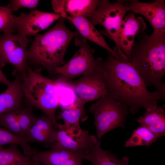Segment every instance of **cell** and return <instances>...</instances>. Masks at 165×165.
I'll use <instances>...</instances> for the list:
<instances>
[{
	"label": "cell",
	"mask_w": 165,
	"mask_h": 165,
	"mask_svg": "<svg viewBox=\"0 0 165 165\" xmlns=\"http://www.w3.org/2000/svg\"><path fill=\"white\" fill-rule=\"evenodd\" d=\"M97 70L102 75L108 95L127 105L133 114L143 108L146 111L165 99V89L149 91L131 63L116 58L108 52L106 60L99 57Z\"/></svg>",
	"instance_id": "obj_1"
},
{
	"label": "cell",
	"mask_w": 165,
	"mask_h": 165,
	"mask_svg": "<svg viewBox=\"0 0 165 165\" xmlns=\"http://www.w3.org/2000/svg\"><path fill=\"white\" fill-rule=\"evenodd\" d=\"M138 41L130 52V63L147 87L165 89V34L137 35Z\"/></svg>",
	"instance_id": "obj_2"
},
{
	"label": "cell",
	"mask_w": 165,
	"mask_h": 165,
	"mask_svg": "<svg viewBox=\"0 0 165 165\" xmlns=\"http://www.w3.org/2000/svg\"><path fill=\"white\" fill-rule=\"evenodd\" d=\"M65 18H60L57 23L42 34H37L28 50L27 62L41 65L48 72L54 74L56 69L66 62L64 56L72 39L79 34L72 31L64 24Z\"/></svg>",
	"instance_id": "obj_3"
},
{
	"label": "cell",
	"mask_w": 165,
	"mask_h": 165,
	"mask_svg": "<svg viewBox=\"0 0 165 165\" xmlns=\"http://www.w3.org/2000/svg\"><path fill=\"white\" fill-rule=\"evenodd\" d=\"M21 79L24 97L29 105L43 112L57 129L56 113L59 105L58 82L33 70L28 65L26 75Z\"/></svg>",
	"instance_id": "obj_4"
},
{
	"label": "cell",
	"mask_w": 165,
	"mask_h": 165,
	"mask_svg": "<svg viewBox=\"0 0 165 165\" xmlns=\"http://www.w3.org/2000/svg\"><path fill=\"white\" fill-rule=\"evenodd\" d=\"M128 6H125L123 0L112 3L108 0H99L98 5L91 15L87 17L94 26L100 24L105 29L101 34L107 36L115 43L116 50L123 61L129 62L120 49L119 35L120 28L126 13L130 12Z\"/></svg>",
	"instance_id": "obj_5"
},
{
	"label": "cell",
	"mask_w": 165,
	"mask_h": 165,
	"mask_svg": "<svg viewBox=\"0 0 165 165\" xmlns=\"http://www.w3.org/2000/svg\"><path fill=\"white\" fill-rule=\"evenodd\" d=\"M128 109L127 105L112 99L108 94L103 96L90 106L89 111L94 116V124L99 141L110 131L125 127Z\"/></svg>",
	"instance_id": "obj_6"
},
{
	"label": "cell",
	"mask_w": 165,
	"mask_h": 165,
	"mask_svg": "<svg viewBox=\"0 0 165 165\" xmlns=\"http://www.w3.org/2000/svg\"><path fill=\"white\" fill-rule=\"evenodd\" d=\"M75 44L79 47L72 58L64 65L57 68L54 74L59 75V81L64 83L81 75L95 70L98 58L94 56V50L91 48L87 40L80 34L74 37Z\"/></svg>",
	"instance_id": "obj_7"
},
{
	"label": "cell",
	"mask_w": 165,
	"mask_h": 165,
	"mask_svg": "<svg viewBox=\"0 0 165 165\" xmlns=\"http://www.w3.org/2000/svg\"><path fill=\"white\" fill-rule=\"evenodd\" d=\"M0 36V67L6 64L13 66L22 78L27 74V48L30 42L25 36L5 32Z\"/></svg>",
	"instance_id": "obj_8"
},
{
	"label": "cell",
	"mask_w": 165,
	"mask_h": 165,
	"mask_svg": "<svg viewBox=\"0 0 165 165\" xmlns=\"http://www.w3.org/2000/svg\"><path fill=\"white\" fill-rule=\"evenodd\" d=\"M57 127L55 141L48 147L51 149L89 151L97 139L95 136L90 135L88 131L82 129L80 125L69 126L58 123Z\"/></svg>",
	"instance_id": "obj_9"
},
{
	"label": "cell",
	"mask_w": 165,
	"mask_h": 165,
	"mask_svg": "<svg viewBox=\"0 0 165 165\" xmlns=\"http://www.w3.org/2000/svg\"><path fill=\"white\" fill-rule=\"evenodd\" d=\"M65 83L77 95L76 101L83 105L108 94L103 79L97 68L77 80Z\"/></svg>",
	"instance_id": "obj_10"
},
{
	"label": "cell",
	"mask_w": 165,
	"mask_h": 165,
	"mask_svg": "<svg viewBox=\"0 0 165 165\" xmlns=\"http://www.w3.org/2000/svg\"><path fill=\"white\" fill-rule=\"evenodd\" d=\"M62 17L60 14L40 11L36 9L28 13L13 15L14 24L18 34L25 36L35 35Z\"/></svg>",
	"instance_id": "obj_11"
},
{
	"label": "cell",
	"mask_w": 165,
	"mask_h": 165,
	"mask_svg": "<svg viewBox=\"0 0 165 165\" xmlns=\"http://www.w3.org/2000/svg\"><path fill=\"white\" fill-rule=\"evenodd\" d=\"M131 11L145 17L152 27V34L160 35L165 34V1L156 0L143 3L137 0L130 1Z\"/></svg>",
	"instance_id": "obj_12"
},
{
	"label": "cell",
	"mask_w": 165,
	"mask_h": 165,
	"mask_svg": "<svg viewBox=\"0 0 165 165\" xmlns=\"http://www.w3.org/2000/svg\"><path fill=\"white\" fill-rule=\"evenodd\" d=\"M135 13L130 11L124 17L119 32V47L127 57L129 62L131 60L130 52L134 46L136 35L144 31L146 25L142 18L136 17Z\"/></svg>",
	"instance_id": "obj_13"
},
{
	"label": "cell",
	"mask_w": 165,
	"mask_h": 165,
	"mask_svg": "<svg viewBox=\"0 0 165 165\" xmlns=\"http://www.w3.org/2000/svg\"><path fill=\"white\" fill-rule=\"evenodd\" d=\"M60 14L62 17L72 23L80 35L86 40L92 42L104 48L116 58L123 61L117 52L108 46L102 35L90 23L87 17L82 16H70L62 13Z\"/></svg>",
	"instance_id": "obj_14"
},
{
	"label": "cell",
	"mask_w": 165,
	"mask_h": 165,
	"mask_svg": "<svg viewBox=\"0 0 165 165\" xmlns=\"http://www.w3.org/2000/svg\"><path fill=\"white\" fill-rule=\"evenodd\" d=\"M99 0H53L51 6L54 13L72 16H90L96 9Z\"/></svg>",
	"instance_id": "obj_15"
},
{
	"label": "cell",
	"mask_w": 165,
	"mask_h": 165,
	"mask_svg": "<svg viewBox=\"0 0 165 165\" xmlns=\"http://www.w3.org/2000/svg\"><path fill=\"white\" fill-rule=\"evenodd\" d=\"M14 79L7 88L0 94V115L22 107L24 95L20 76L15 70Z\"/></svg>",
	"instance_id": "obj_16"
},
{
	"label": "cell",
	"mask_w": 165,
	"mask_h": 165,
	"mask_svg": "<svg viewBox=\"0 0 165 165\" xmlns=\"http://www.w3.org/2000/svg\"><path fill=\"white\" fill-rule=\"evenodd\" d=\"M89 151H80L73 152L66 150L51 149L40 151L32 148L31 158L42 165H61L65 160L82 155H85Z\"/></svg>",
	"instance_id": "obj_17"
},
{
	"label": "cell",
	"mask_w": 165,
	"mask_h": 165,
	"mask_svg": "<svg viewBox=\"0 0 165 165\" xmlns=\"http://www.w3.org/2000/svg\"><path fill=\"white\" fill-rule=\"evenodd\" d=\"M165 105H158L146 111L137 121L141 126L147 128L157 138L165 135Z\"/></svg>",
	"instance_id": "obj_18"
},
{
	"label": "cell",
	"mask_w": 165,
	"mask_h": 165,
	"mask_svg": "<svg viewBox=\"0 0 165 165\" xmlns=\"http://www.w3.org/2000/svg\"><path fill=\"white\" fill-rule=\"evenodd\" d=\"M91 165H128L129 159L127 156L119 159L115 154L102 149L97 139L91 146L89 152L84 157Z\"/></svg>",
	"instance_id": "obj_19"
},
{
	"label": "cell",
	"mask_w": 165,
	"mask_h": 165,
	"mask_svg": "<svg viewBox=\"0 0 165 165\" xmlns=\"http://www.w3.org/2000/svg\"><path fill=\"white\" fill-rule=\"evenodd\" d=\"M17 144L7 148L0 146V165H27L31 158L22 154Z\"/></svg>",
	"instance_id": "obj_20"
},
{
	"label": "cell",
	"mask_w": 165,
	"mask_h": 165,
	"mask_svg": "<svg viewBox=\"0 0 165 165\" xmlns=\"http://www.w3.org/2000/svg\"><path fill=\"white\" fill-rule=\"evenodd\" d=\"M84 105L76 101L72 106L64 107L58 114L56 115L57 120H63L64 124L67 126H79L80 121L85 116Z\"/></svg>",
	"instance_id": "obj_21"
},
{
	"label": "cell",
	"mask_w": 165,
	"mask_h": 165,
	"mask_svg": "<svg viewBox=\"0 0 165 165\" xmlns=\"http://www.w3.org/2000/svg\"><path fill=\"white\" fill-rule=\"evenodd\" d=\"M157 138L147 128L141 126L134 130L131 136L125 142L124 145L126 147L139 146L148 147Z\"/></svg>",
	"instance_id": "obj_22"
},
{
	"label": "cell",
	"mask_w": 165,
	"mask_h": 165,
	"mask_svg": "<svg viewBox=\"0 0 165 165\" xmlns=\"http://www.w3.org/2000/svg\"><path fill=\"white\" fill-rule=\"evenodd\" d=\"M28 143L27 138L20 137L0 127V146L13 144L20 145L22 148L24 154L31 157L32 148Z\"/></svg>",
	"instance_id": "obj_23"
},
{
	"label": "cell",
	"mask_w": 165,
	"mask_h": 165,
	"mask_svg": "<svg viewBox=\"0 0 165 165\" xmlns=\"http://www.w3.org/2000/svg\"><path fill=\"white\" fill-rule=\"evenodd\" d=\"M33 110L34 107L29 105L25 108L21 107L19 111L18 119L25 137H27L29 129L35 123L38 117L34 114Z\"/></svg>",
	"instance_id": "obj_24"
},
{
	"label": "cell",
	"mask_w": 165,
	"mask_h": 165,
	"mask_svg": "<svg viewBox=\"0 0 165 165\" xmlns=\"http://www.w3.org/2000/svg\"><path fill=\"white\" fill-rule=\"evenodd\" d=\"M13 15L9 6H0V32L16 31Z\"/></svg>",
	"instance_id": "obj_25"
},
{
	"label": "cell",
	"mask_w": 165,
	"mask_h": 165,
	"mask_svg": "<svg viewBox=\"0 0 165 165\" xmlns=\"http://www.w3.org/2000/svg\"><path fill=\"white\" fill-rule=\"evenodd\" d=\"M26 137L28 143L36 142L47 147L50 144L48 138L35 123L29 129Z\"/></svg>",
	"instance_id": "obj_26"
},
{
	"label": "cell",
	"mask_w": 165,
	"mask_h": 165,
	"mask_svg": "<svg viewBox=\"0 0 165 165\" xmlns=\"http://www.w3.org/2000/svg\"><path fill=\"white\" fill-rule=\"evenodd\" d=\"M39 2L38 0H13L8 4L13 12L22 8L35 9Z\"/></svg>",
	"instance_id": "obj_27"
},
{
	"label": "cell",
	"mask_w": 165,
	"mask_h": 165,
	"mask_svg": "<svg viewBox=\"0 0 165 165\" xmlns=\"http://www.w3.org/2000/svg\"><path fill=\"white\" fill-rule=\"evenodd\" d=\"M20 108L0 115V127L6 128L10 124L17 120Z\"/></svg>",
	"instance_id": "obj_28"
},
{
	"label": "cell",
	"mask_w": 165,
	"mask_h": 165,
	"mask_svg": "<svg viewBox=\"0 0 165 165\" xmlns=\"http://www.w3.org/2000/svg\"><path fill=\"white\" fill-rule=\"evenodd\" d=\"M85 155H80L65 160L61 165H83L82 161Z\"/></svg>",
	"instance_id": "obj_29"
},
{
	"label": "cell",
	"mask_w": 165,
	"mask_h": 165,
	"mask_svg": "<svg viewBox=\"0 0 165 165\" xmlns=\"http://www.w3.org/2000/svg\"><path fill=\"white\" fill-rule=\"evenodd\" d=\"M11 81H9L6 76L0 67V83L8 86L11 83Z\"/></svg>",
	"instance_id": "obj_30"
},
{
	"label": "cell",
	"mask_w": 165,
	"mask_h": 165,
	"mask_svg": "<svg viewBox=\"0 0 165 165\" xmlns=\"http://www.w3.org/2000/svg\"><path fill=\"white\" fill-rule=\"evenodd\" d=\"M27 165H42L38 162L35 160L31 158Z\"/></svg>",
	"instance_id": "obj_31"
}]
</instances>
